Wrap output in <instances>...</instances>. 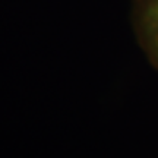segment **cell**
Returning a JSON list of instances; mask_svg holds the SVG:
<instances>
[{
  "label": "cell",
  "instance_id": "obj_1",
  "mask_svg": "<svg viewBox=\"0 0 158 158\" xmlns=\"http://www.w3.org/2000/svg\"><path fill=\"white\" fill-rule=\"evenodd\" d=\"M132 21L141 48L158 69V0H133Z\"/></svg>",
  "mask_w": 158,
  "mask_h": 158
}]
</instances>
